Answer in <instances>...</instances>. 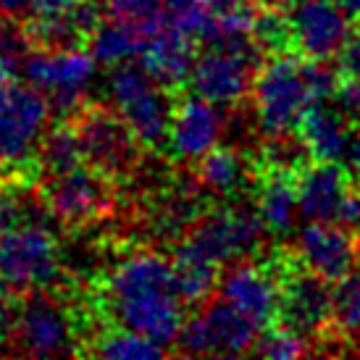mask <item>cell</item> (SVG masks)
<instances>
[{"label": "cell", "instance_id": "obj_14", "mask_svg": "<svg viewBox=\"0 0 360 360\" xmlns=\"http://www.w3.org/2000/svg\"><path fill=\"white\" fill-rule=\"evenodd\" d=\"M255 79V48H208L195 58L190 71L192 95L219 108H231L245 101Z\"/></svg>", "mask_w": 360, "mask_h": 360}, {"label": "cell", "instance_id": "obj_1", "mask_svg": "<svg viewBox=\"0 0 360 360\" xmlns=\"http://www.w3.org/2000/svg\"><path fill=\"white\" fill-rule=\"evenodd\" d=\"M340 71L326 60L281 53L266 60L252 79V108L258 129L269 137L295 134L302 113L319 101H331Z\"/></svg>", "mask_w": 360, "mask_h": 360}, {"label": "cell", "instance_id": "obj_7", "mask_svg": "<svg viewBox=\"0 0 360 360\" xmlns=\"http://www.w3.org/2000/svg\"><path fill=\"white\" fill-rule=\"evenodd\" d=\"M119 184L90 166L87 160L42 179V202L66 229H84L113 208V190Z\"/></svg>", "mask_w": 360, "mask_h": 360}, {"label": "cell", "instance_id": "obj_24", "mask_svg": "<svg viewBox=\"0 0 360 360\" xmlns=\"http://www.w3.org/2000/svg\"><path fill=\"white\" fill-rule=\"evenodd\" d=\"M108 19L121 21L140 37L150 40L163 27L171 24V11L166 0H103Z\"/></svg>", "mask_w": 360, "mask_h": 360}, {"label": "cell", "instance_id": "obj_10", "mask_svg": "<svg viewBox=\"0 0 360 360\" xmlns=\"http://www.w3.org/2000/svg\"><path fill=\"white\" fill-rule=\"evenodd\" d=\"M95 56L82 48L69 51H34L21 60V71L30 84L48 95L56 110H63V119L82 108V98L95 77Z\"/></svg>", "mask_w": 360, "mask_h": 360}, {"label": "cell", "instance_id": "obj_2", "mask_svg": "<svg viewBox=\"0 0 360 360\" xmlns=\"http://www.w3.org/2000/svg\"><path fill=\"white\" fill-rule=\"evenodd\" d=\"M51 101L34 84L0 87V179L24 181L40 174V145L51 121Z\"/></svg>", "mask_w": 360, "mask_h": 360}, {"label": "cell", "instance_id": "obj_16", "mask_svg": "<svg viewBox=\"0 0 360 360\" xmlns=\"http://www.w3.org/2000/svg\"><path fill=\"white\" fill-rule=\"evenodd\" d=\"M355 176L340 160H308L297 174V200L305 221L340 224L342 213L355 195Z\"/></svg>", "mask_w": 360, "mask_h": 360}, {"label": "cell", "instance_id": "obj_28", "mask_svg": "<svg viewBox=\"0 0 360 360\" xmlns=\"http://www.w3.org/2000/svg\"><path fill=\"white\" fill-rule=\"evenodd\" d=\"M331 101L342 108V113L358 124L360 121V77H340V84L334 90Z\"/></svg>", "mask_w": 360, "mask_h": 360}, {"label": "cell", "instance_id": "obj_18", "mask_svg": "<svg viewBox=\"0 0 360 360\" xmlns=\"http://www.w3.org/2000/svg\"><path fill=\"white\" fill-rule=\"evenodd\" d=\"M195 42H198L195 37L179 30L171 19L169 27H163L158 34H153L148 45L142 48L140 66L166 90L176 92L181 84H187L192 63L198 58Z\"/></svg>", "mask_w": 360, "mask_h": 360}, {"label": "cell", "instance_id": "obj_11", "mask_svg": "<svg viewBox=\"0 0 360 360\" xmlns=\"http://www.w3.org/2000/svg\"><path fill=\"white\" fill-rule=\"evenodd\" d=\"M281 263L284 252L266 263L237 260L219 279V297L226 300L245 319H250L258 329H266L279 319L281 300Z\"/></svg>", "mask_w": 360, "mask_h": 360}, {"label": "cell", "instance_id": "obj_6", "mask_svg": "<svg viewBox=\"0 0 360 360\" xmlns=\"http://www.w3.org/2000/svg\"><path fill=\"white\" fill-rule=\"evenodd\" d=\"M8 340H13V352L32 358H58L79 352V347L74 345L77 329L71 313L60 297H53L48 287L27 290L19 297Z\"/></svg>", "mask_w": 360, "mask_h": 360}, {"label": "cell", "instance_id": "obj_8", "mask_svg": "<svg viewBox=\"0 0 360 360\" xmlns=\"http://www.w3.org/2000/svg\"><path fill=\"white\" fill-rule=\"evenodd\" d=\"M60 274V245L48 226L21 221L0 237V276L13 290L51 287Z\"/></svg>", "mask_w": 360, "mask_h": 360}, {"label": "cell", "instance_id": "obj_30", "mask_svg": "<svg viewBox=\"0 0 360 360\" xmlns=\"http://www.w3.org/2000/svg\"><path fill=\"white\" fill-rule=\"evenodd\" d=\"M16 308H19V297L13 295V287L8 281L0 276V345L8 342L13 319H16Z\"/></svg>", "mask_w": 360, "mask_h": 360}, {"label": "cell", "instance_id": "obj_32", "mask_svg": "<svg viewBox=\"0 0 360 360\" xmlns=\"http://www.w3.org/2000/svg\"><path fill=\"white\" fill-rule=\"evenodd\" d=\"M95 0H32V16H60Z\"/></svg>", "mask_w": 360, "mask_h": 360}, {"label": "cell", "instance_id": "obj_35", "mask_svg": "<svg viewBox=\"0 0 360 360\" xmlns=\"http://www.w3.org/2000/svg\"><path fill=\"white\" fill-rule=\"evenodd\" d=\"M32 11V0H0V13H8V16H21Z\"/></svg>", "mask_w": 360, "mask_h": 360}, {"label": "cell", "instance_id": "obj_34", "mask_svg": "<svg viewBox=\"0 0 360 360\" xmlns=\"http://www.w3.org/2000/svg\"><path fill=\"white\" fill-rule=\"evenodd\" d=\"M252 0H202V6L210 11V13H224V11H234L242 8V6H250Z\"/></svg>", "mask_w": 360, "mask_h": 360}, {"label": "cell", "instance_id": "obj_23", "mask_svg": "<svg viewBox=\"0 0 360 360\" xmlns=\"http://www.w3.org/2000/svg\"><path fill=\"white\" fill-rule=\"evenodd\" d=\"M145 45H148L145 37H140L134 30L113 19L101 21L90 34V42H87L95 60L105 63V66H119V63H127L131 58H140Z\"/></svg>", "mask_w": 360, "mask_h": 360}, {"label": "cell", "instance_id": "obj_15", "mask_svg": "<svg viewBox=\"0 0 360 360\" xmlns=\"http://www.w3.org/2000/svg\"><path fill=\"white\" fill-rule=\"evenodd\" d=\"M292 258L305 271L334 284L360 263V242L345 224L305 221L292 245Z\"/></svg>", "mask_w": 360, "mask_h": 360}, {"label": "cell", "instance_id": "obj_19", "mask_svg": "<svg viewBox=\"0 0 360 360\" xmlns=\"http://www.w3.org/2000/svg\"><path fill=\"white\" fill-rule=\"evenodd\" d=\"M352 131V121L337 103L331 105L329 101H319L302 113L295 134L300 137L310 160H342L350 153Z\"/></svg>", "mask_w": 360, "mask_h": 360}, {"label": "cell", "instance_id": "obj_33", "mask_svg": "<svg viewBox=\"0 0 360 360\" xmlns=\"http://www.w3.org/2000/svg\"><path fill=\"white\" fill-rule=\"evenodd\" d=\"M347 160H350V171L355 181L360 184V121L355 131H352V142H350V153H347Z\"/></svg>", "mask_w": 360, "mask_h": 360}, {"label": "cell", "instance_id": "obj_22", "mask_svg": "<svg viewBox=\"0 0 360 360\" xmlns=\"http://www.w3.org/2000/svg\"><path fill=\"white\" fill-rule=\"evenodd\" d=\"M174 287L184 305H200L219 290L221 266L190 252H174Z\"/></svg>", "mask_w": 360, "mask_h": 360}, {"label": "cell", "instance_id": "obj_4", "mask_svg": "<svg viewBox=\"0 0 360 360\" xmlns=\"http://www.w3.org/2000/svg\"><path fill=\"white\" fill-rule=\"evenodd\" d=\"M263 237H266V226L260 221L258 210H250L245 205H221L202 213L181 234L176 250L210 260L216 266H226V263H237L255 255L263 245Z\"/></svg>", "mask_w": 360, "mask_h": 360}, {"label": "cell", "instance_id": "obj_5", "mask_svg": "<svg viewBox=\"0 0 360 360\" xmlns=\"http://www.w3.org/2000/svg\"><path fill=\"white\" fill-rule=\"evenodd\" d=\"M69 119L79 134L82 153L90 166L116 184L137 171L145 148L113 105H82Z\"/></svg>", "mask_w": 360, "mask_h": 360}, {"label": "cell", "instance_id": "obj_27", "mask_svg": "<svg viewBox=\"0 0 360 360\" xmlns=\"http://www.w3.org/2000/svg\"><path fill=\"white\" fill-rule=\"evenodd\" d=\"M252 352L260 355V358H271V360L302 358V355L310 352V340H305L302 334H297L295 329L284 326L279 321H274L271 326L263 329V334L258 337Z\"/></svg>", "mask_w": 360, "mask_h": 360}, {"label": "cell", "instance_id": "obj_9", "mask_svg": "<svg viewBox=\"0 0 360 360\" xmlns=\"http://www.w3.org/2000/svg\"><path fill=\"white\" fill-rule=\"evenodd\" d=\"M258 342V326L226 300H205L195 316L181 323L176 345L184 355H245Z\"/></svg>", "mask_w": 360, "mask_h": 360}, {"label": "cell", "instance_id": "obj_36", "mask_svg": "<svg viewBox=\"0 0 360 360\" xmlns=\"http://www.w3.org/2000/svg\"><path fill=\"white\" fill-rule=\"evenodd\" d=\"M337 3L347 11L350 19H360V0H337Z\"/></svg>", "mask_w": 360, "mask_h": 360}, {"label": "cell", "instance_id": "obj_21", "mask_svg": "<svg viewBox=\"0 0 360 360\" xmlns=\"http://www.w3.org/2000/svg\"><path fill=\"white\" fill-rule=\"evenodd\" d=\"M198 184L210 195L219 198H237L240 192L250 190L255 184V174L252 160L240 153L237 148H224L216 145L198 160Z\"/></svg>", "mask_w": 360, "mask_h": 360}, {"label": "cell", "instance_id": "obj_26", "mask_svg": "<svg viewBox=\"0 0 360 360\" xmlns=\"http://www.w3.org/2000/svg\"><path fill=\"white\" fill-rule=\"evenodd\" d=\"M331 329L340 337L360 334V263L331 287Z\"/></svg>", "mask_w": 360, "mask_h": 360}, {"label": "cell", "instance_id": "obj_13", "mask_svg": "<svg viewBox=\"0 0 360 360\" xmlns=\"http://www.w3.org/2000/svg\"><path fill=\"white\" fill-rule=\"evenodd\" d=\"M279 323L295 329L305 340L321 337L331 329V287L326 279L297 266L292 252L281 263Z\"/></svg>", "mask_w": 360, "mask_h": 360}, {"label": "cell", "instance_id": "obj_29", "mask_svg": "<svg viewBox=\"0 0 360 360\" xmlns=\"http://www.w3.org/2000/svg\"><path fill=\"white\" fill-rule=\"evenodd\" d=\"M30 45H27L24 30L13 21V16L0 13V56H19Z\"/></svg>", "mask_w": 360, "mask_h": 360}, {"label": "cell", "instance_id": "obj_31", "mask_svg": "<svg viewBox=\"0 0 360 360\" xmlns=\"http://www.w3.org/2000/svg\"><path fill=\"white\" fill-rule=\"evenodd\" d=\"M337 71L340 77H360V32L352 30L345 48L337 56Z\"/></svg>", "mask_w": 360, "mask_h": 360}, {"label": "cell", "instance_id": "obj_3", "mask_svg": "<svg viewBox=\"0 0 360 360\" xmlns=\"http://www.w3.org/2000/svg\"><path fill=\"white\" fill-rule=\"evenodd\" d=\"M171 90L153 79L142 66L119 63L108 77V95L113 108L129 124L145 150H163L169 140L174 105Z\"/></svg>", "mask_w": 360, "mask_h": 360}, {"label": "cell", "instance_id": "obj_17", "mask_svg": "<svg viewBox=\"0 0 360 360\" xmlns=\"http://www.w3.org/2000/svg\"><path fill=\"white\" fill-rule=\"evenodd\" d=\"M224 131V116L219 105L202 101L198 95L179 98L174 105L166 150L176 160H198L208 150H213Z\"/></svg>", "mask_w": 360, "mask_h": 360}, {"label": "cell", "instance_id": "obj_25", "mask_svg": "<svg viewBox=\"0 0 360 360\" xmlns=\"http://www.w3.org/2000/svg\"><path fill=\"white\" fill-rule=\"evenodd\" d=\"M90 352L98 355V358H110V360H150V358H163L166 347L160 342L145 337V334L116 326V329L98 334L92 340Z\"/></svg>", "mask_w": 360, "mask_h": 360}, {"label": "cell", "instance_id": "obj_20", "mask_svg": "<svg viewBox=\"0 0 360 360\" xmlns=\"http://www.w3.org/2000/svg\"><path fill=\"white\" fill-rule=\"evenodd\" d=\"M297 174L258 166V174H255V210H258L266 231L274 237L290 234L295 229V219L300 216Z\"/></svg>", "mask_w": 360, "mask_h": 360}, {"label": "cell", "instance_id": "obj_12", "mask_svg": "<svg viewBox=\"0 0 360 360\" xmlns=\"http://www.w3.org/2000/svg\"><path fill=\"white\" fill-rule=\"evenodd\" d=\"M284 16L292 53L310 60L337 58L352 34L350 16L337 0H290Z\"/></svg>", "mask_w": 360, "mask_h": 360}]
</instances>
